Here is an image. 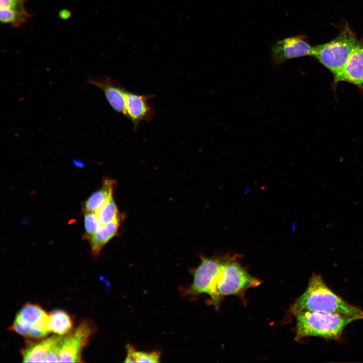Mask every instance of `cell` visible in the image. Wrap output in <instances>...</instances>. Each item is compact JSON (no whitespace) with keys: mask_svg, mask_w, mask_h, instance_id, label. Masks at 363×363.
Instances as JSON below:
<instances>
[{"mask_svg":"<svg viewBox=\"0 0 363 363\" xmlns=\"http://www.w3.org/2000/svg\"><path fill=\"white\" fill-rule=\"evenodd\" d=\"M26 0H0V8H6L19 12H27L25 7Z\"/></svg>","mask_w":363,"mask_h":363,"instance_id":"obj_20","label":"cell"},{"mask_svg":"<svg viewBox=\"0 0 363 363\" xmlns=\"http://www.w3.org/2000/svg\"><path fill=\"white\" fill-rule=\"evenodd\" d=\"M120 223V217L106 224L102 225L89 239L93 256H97L103 247L115 236Z\"/></svg>","mask_w":363,"mask_h":363,"instance_id":"obj_13","label":"cell"},{"mask_svg":"<svg viewBox=\"0 0 363 363\" xmlns=\"http://www.w3.org/2000/svg\"><path fill=\"white\" fill-rule=\"evenodd\" d=\"M64 335H54L30 343L22 351L25 362H59L60 349Z\"/></svg>","mask_w":363,"mask_h":363,"instance_id":"obj_8","label":"cell"},{"mask_svg":"<svg viewBox=\"0 0 363 363\" xmlns=\"http://www.w3.org/2000/svg\"><path fill=\"white\" fill-rule=\"evenodd\" d=\"M357 42L354 34L345 28L331 41L312 47L311 56L328 69L335 78L345 67Z\"/></svg>","mask_w":363,"mask_h":363,"instance_id":"obj_4","label":"cell"},{"mask_svg":"<svg viewBox=\"0 0 363 363\" xmlns=\"http://www.w3.org/2000/svg\"><path fill=\"white\" fill-rule=\"evenodd\" d=\"M116 182L113 179L106 178L102 187L93 193L84 204V212L96 213L111 197Z\"/></svg>","mask_w":363,"mask_h":363,"instance_id":"obj_14","label":"cell"},{"mask_svg":"<svg viewBox=\"0 0 363 363\" xmlns=\"http://www.w3.org/2000/svg\"><path fill=\"white\" fill-rule=\"evenodd\" d=\"M10 329L28 339H42L51 332L49 313L37 304L27 303L17 313Z\"/></svg>","mask_w":363,"mask_h":363,"instance_id":"obj_6","label":"cell"},{"mask_svg":"<svg viewBox=\"0 0 363 363\" xmlns=\"http://www.w3.org/2000/svg\"><path fill=\"white\" fill-rule=\"evenodd\" d=\"M296 318L295 340L319 337L328 340L338 339L346 327L363 318L357 315L302 310L294 314Z\"/></svg>","mask_w":363,"mask_h":363,"instance_id":"obj_2","label":"cell"},{"mask_svg":"<svg viewBox=\"0 0 363 363\" xmlns=\"http://www.w3.org/2000/svg\"><path fill=\"white\" fill-rule=\"evenodd\" d=\"M96 214L102 225L110 223L119 217L118 208L113 197H111Z\"/></svg>","mask_w":363,"mask_h":363,"instance_id":"obj_18","label":"cell"},{"mask_svg":"<svg viewBox=\"0 0 363 363\" xmlns=\"http://www.w3.org/2000/svg\"><path fill=\"white\" fill-rule=\"evenodd\" d=\"M71 16V12L67 9H63L61 10L59 13V16L64 20L69 19Z\"/></svg>","mask_w":363,"mask_h":363,"instance_id":"obj_21","label":"cell"},{"mask_svg":"<svg viewBox=\"0 0 363 363\" xmlns=\"http://www.w3.org/2000/svg\"><path fill=\"white\" fill-rule=\"evenodd\" d=\"M27 12H19L9 9L0 8V20L4 24H10L11 26L18 27L25 23L31 17Z\"/></svg>","mask_w":363,"mask_h":363,"instance_id":"obj_17","label":"cell"},{"mask_svg":"<svg viewBox=\"0 0 363 363\" xmlns=\"http://www.w3.org/2000/svg\"><path fill=\"white\" fill-rule=\"evenodd\" d=\"M340 81L352 83L363 91V40L358 41L345 67L334 78V83Z\"/></svg>","mask_w":363,"mask_h":363,"instance_id":"obj_12","label":"cell"},{"mask_svg":"<svg viewBox=\"0 0 363 363\" xmlns=\"http://www.w3.org/2000/svg\"><path fill=\"white\" fill-rule=\"evenodd\" d=\"M234 254L225 263L219 275L216 291L222 299L226 296H241L248 289L258 286L261 281L250 275L236 261Z\"/></svg>","mask_w":363,"mask_h":363,"instance_id":"obj_5","label":"cell"},{"mask_svg":"<svg viewBox=\"0 0 363 363\" xmlns=\"http://www.w3.org/2000/svg\"><path fill=\"white\" fill-rule=\"evenodd\" d=\"M49 317L51 332L58 335H64L72 331V319L66 312L57 309L49 313Z\"/></svg>","mask_w":363,"mask_h":363,"instance_id":"obj_15","label":"cell"},{"mask_svg":"<svg viewBox=\"0 0 363 363\" xmlns=\"http://www.w3.org/2000/svg\"><path fill=\"white\" fill-rule=\"evenodd\" d=\"M94 331L93 323L85 320L73 331L65 335L60 349L59 362H81L82 352L88 344Z\"/></svg>","mask_w":363,"mask_h":363,"instance_id":"obj_7","label":"cell"},{"mask_svg":"<svg viewBox=\"0 0 363 363\" xmlns=\"http://www.w3.org/2000/svg\"><path fill=\"white\" fill-rule=\"evenodd\" d=\"M88 83L100 88L111 107L117 112L126 115V93L119 82L106 76H92L87 78Z\"/></svg>","mask_w":363,"mask_h":363,"instance_id":"obj_10","label":"cell"},{"mask_svg":"<svg viewBox=\"0 0 363 363\" xmlns=\"http://www.w3.org/2000/svg\"><path fill=\"white\" fill-rule=\"evenodd\" d=\"M127 355L125 362H158L161 353L159 351L144 352L137 350L131 344L126 346Z\"/></svg>","mask_w":363,"mask_h":363,"instance_id":"obj_16","label":"cell"},{"mask_svg":"<svg viewBox=\"0 0 363 363\" xmlns=\"http://www.w3.org/2000/svg\"><path fill=\"white\" fill-rule=\"evenodd\" d=\"M302 310L357 315L363 318L361 309L333 292L317 274L312 275L306 290L290 308L293 315Z\"/></svg>","mask_w":363,"mask_h":363,"instance_id":"obj_1","label":"cell"},{"mask_svg":"<svg viewBox=\"0 0 363 363\" xmlns=\"http://www.w3.org/2000/svg\"><path fill=\"white\" fill-rule=\"evenodd\" d=\"M232 255L201 257L200 264L193 270L192 283L184 290L185 295L195 296L206 294L212 304L218 308L221 298L216 291L217 281L224 265Z\"/></svg>","mask_w":363,"mask_h":363,"instance_id":"obj_3","label":"cell"},{"mask_svg":"<svg viewBox=\"0 0 363 363\" xmlns=\"http://www.w3.org/2000/svg\"><path fill=\"white\" fill-rule=\"evenodd\" d=\"M85 233L83 238L90 239V238L98 231L101 226L96 213L92 212H84Z\"/></svg>","mask_w":363,"mask_h":363,"instance_id":"obj_19","label":"cell"},{"mask_svg":"<svg viewBox=\"0 0 363 363\" xmlns=\"http://www.w3.org/2000/svg\"><path fill=\"white\" fill-rule=\"evenodd\" d=\"M74 164L76 165L77 166H79L80 167H81L83 165V163L82 162H80V161L75 160L74 161Z\"/></svg>","mask_w":363,"mask_h":363,"instance_id":"obj_22","label":"cell"},{"mask_svg":"<svg viewBox=\"0 0 363 363\" xmlns=\"http://www.w3.org/2000/svg\"><path fill=\"white\" fill-rule=\"evenodd\" d=\"M312 50L303 36H296L277 41L271 48V55L273 63L279 65L288 59L311 56Z\"/></svg>","mask_w":363,"mask_h":363,"instance_id":"obj_9","label":"cell"},{"mask_svg":"<svg viewBox=\"0 0 363 363\" xmlns=\"http://www.w3.org/2000/svg\"><path fill=\"white\" fill-rule=\"evenodd\" d=\"M152 94H138L128 91L126 93V115L132 124L134 130H137L142 122H149L155 112L150 104Z\"/></svg>","mask_w":363,"mask_h":363,"instance_id":"obj_11","label":"cell"}]
</instances>
